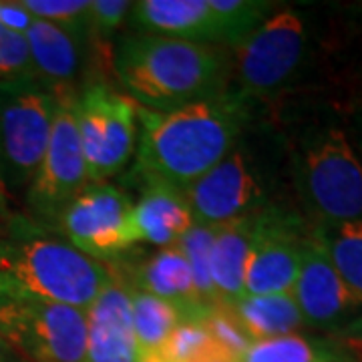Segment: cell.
I'll use <instances>...</instances> for the list:
<instances>
[{"instance_id":"1","label":"cell","mask_w":362,"mask_h":362,"mask_svg":"<svg viewBox=\"0 0 362 362\" xmlns=\"http://www.w3.org/2000/svg\"><path fill=\"white\" fill-rule=\"evenodd\" d=\"M252 99L238 90L169 111L137 109L133 175L185 192L246 137Z\"/></svg>"},{"instance_id":"2","label":"cell","mask_w":362,"mask_h":362,"mask_svg":"<svg viewBox=\"0 0 362 362\" xmlns=\"http://www.w3.org/2000/svg\"><path fill=\"white\" fill-rule=\"evenodd\" d=\"M113 280L107 264L30 218L8 216L0 226V296L85 312Z\"/></svg>"},{"instance_id":"3","label":"cell","mask_w":362,"mask_h":362,"mask_svg":"<svg viewBox=\"0 0 362 362\" xmlns=\"http://www.w3.org/2000/svg\"><path fill=\"white\" fill-rule=\"evenodd\" d=\"M113 63L125 95L151 111L177 109L230 90V61L214 45L135 35L117 45Z\"/></svg>"},{"instance_id":"4","label":"cell","mask_w":362,"mask_h":362,"mask_svg":"<svg viewBox=\"0 0 362 362\" xmlns=\"http://www.w3.org/2000/svg\"><path fill=\"white\" fill-rule=\"evenodd\" d=\"M294 181L314 223L362 220V159L338 125L302 135L294 151Z\"/></svg>"},{"instance_id":"5","label":"cell","mask_w":362,"mask_h":362,"mask_svg":"<svg viewBox=\"0 0 362 362\" xmlns=\"http://www.w3.org/2000/svg\"><path fill=\"white\" fill-rule=\"evenodd\" d=\"M57 111V90L35 77L0 81V181L16 194L33 181Z\"/></svg>"},{"instance_id":"6","label":"cell","mask_w":362,"mask_h":362,"mask_svg":"<svg viewBox=\"0 0 362 362\" xmlns=\"http://www.w3.org/2000/svg\"><path fill=\"white\" fill-rule=\"evenodd\" d=\"M308 23L296 8H276L233 49V90L256 101L282 90L308 52Z\"/></svg>"},{"instance_id":"7","label":"cell","mask_w":362,"mask_h":362,"mask_svg":"<svg viewBox=\"0 0 362 362\" xmlns=\"http://www.w3.org/2000/svg\"><path fill=\"white\" fill-rule=\"evenodd\" d=\"M137 109L131 97L103 81L90 83L75 97V121L89 183L115 177L135 157Z\"/></svg>"},{"instance_id":"8","label":"cell","mask_w":362,"mask_h":362,"mask_svg":"<svg viewBox=\"0 0 362 362\" xmlns=\"http://www.w3.org/2000/svg\"><path fill=\"white\" fill-rule=\"evenodd\" d=\"M0 338L25 362H87L85 312L0 296Z\"/></svg>"},{"instance_id":"9","label":"cell","mask_w":362,"mask_h":362,"mask_svg":"<svg viewBox=\"0 0 362 362\" xmlns=\"http://www.w3.org/2000/svg\"><path fill=\"white\" fill-rule=\"evenodd\" d=\"M57 90V111L52 121L51 137L39 169L26 187V206L30 220L42 228L57 230L59 216L75 195L89 185L87 165L78 141L75 121V97L73 89Z\"/></svg>"},{"instance_id":"10","label":"cell","mask_w":362,"mask_h":362,"mask_svg":"<svg viewBox=\"0 0 362 362\" xmlns=\"http://www.w3.org/2000/svg\"><path fill=\"white\" fill-rule=\"evenodd\" d=\"M195 223L220 226L270 206V180L246 139L185 192Z\"/></svg>"},{"instance_id":"11","label":"cell","mask_w":362,"mask_h":362,"mask_svg":"<svg viewBox=\"0 0 362 362\" xmlns=\"http://www.w3.org/2000/svg\"><path fill=\"white\" fill-rule=\"evenodd\" d=\"M57 230L85 256L103 264L139 246L131 195L107 183L85 185L59 216Z\"/></svg>"},{"instance_id":"12","label":"cell","mask_w":362,"mask_h":362,"mask_svg":"<svg viewBox=\"0 0 362 362\" xmlns=\"http://www.w3.org/2000/svg\"><path fill=\"white\" fill-rule=\"evenodd\" d=\"M310 228L280 206H266L254 216L246 268V294L292 292Z\"/></svg>"},{"instance_id":"13","label":"cell","mask_w":362,"mask_h":362,"mask_svg":"<svg viewBox=\"0 0 362 362\" xmlns=\"http://www.w3.org/2000/svg\"><path fill=\"white\" fill-rule=\"evenodd\" d=\"M292 294L306 328L328 330L330 334H337L362 310L358 298L352 294L312 233L302 252Z\"/></svg>"},{"instance_id":"14","label":"cell","mask_w":362,"mask_h":362,"mask_svg":"<svg viewBox=\"0 0 362 362\" xmlns=\"http://www.w3.org/2000/svg\"><path fill=\"white\" fill-rule=\"evenodd\" d=\"M87 318V362H139L131 320L129 290L117 278L93 300Z\"/></svg>"},{"instance_id":"15","label":"cell","mask_w":362,"mask_h":362,"mask_svg":"<svg viewBox=\"0 0 362 362\" xmlns=\"http://www.w3.org/2000/svg\"><path fill=\"white\" fill-rule=\"evenodd\" d=\"M131 21L141 35H159L204 45H221L214 0H141L133 2Z\"/></svg>"},{"instance_id":"16","label":"cell","mask_w":362,"mask_h":362,"mask_svg":"<svg viewBox=\"0 0 362 362\" xmlns=\"http://www.w3.org/2000/svg\"><path fill=\"white\" fill-rule=\"evenodd\" d=\"M131 280L133 282L125 286L168 300L180 308L185 320L204 318L211 310L199 296L192 268L177 246L159 247L156 254L137 264Z\"/></svg>"},{"instance_id":"17","label":"cell","mask_w":362,"mask_h":362,"mask_svg":"<svg viewBox=\"0 0 362 362\" xmlns=\"http://www.w3.org/2000/svg\"><path fill=\"white\" fill-rule=\"evenodd\" d=\"M133 221L137 242L156 247L175 246L195 223L185 194L153 181L141 183V194L133 202Z\"/></svg>"},{"instance_id":"18","label":"cell","mask_w":362,"mask_h":362,"mask_svg":"<svg viewBox=\"0 0 362 362\" xmlns=\"http://www.w3.org/2000/svg\"><path fill=\"white\" fill-rule=\"evenodd\" d=\"M254 216L214 226L209 274L220 306H228L246 296V268L254 233Z\"/></svg>"},{"instance_id":"19","label":"cell","mask_w":362,"mask_h":362,"mask_svg":"<svg viewBox=\"0 0 362 362\" xmlns=\"http://www.w3.org/2000/svg\"><path fill=\"white\" fill-rule=\"evenodd\" d=\"M25 40L35 75L52 89H71V83L81 71L83 42L63 28L35 16L25 30Z\"/></svg>"},{"instance_id":"20","label":"cell","mask_w":362,"mask_h":362,"mask_svg":"<svg viewBox=\"0 0 362 362\" xmlns=\"http://www.w3.org/2000/svg\"><path fill=\"white\" fill-rule=\"evenodd\" d=\"M361 358L362 349L332 334L320 337L294 332L252 342L240 362H354Z\"/></svg>"},{"instance_id":"21","label":"cell","mask_w":362,"mask_h":362,"mask_svg":"<svg viewBox=\"0 0 362 362\" xmlns=\"http://www.w3.org/2000/svg\"><path fill=\"white\" fill-rule=\"evenodd\" d=\"M252 342L286 337L306 328L292 292L242 296L226 306Z\"/></svg>"},{"instance_id":"22","label":"cell","mask_w":362,"mask_h":362,"mask_svg":"<svg viewBox=\"0 0 362 362\" xmlns=\"http://www.w3.org/2000/svg\"><path fill=\"white\" fill-rule=\"evenodd\" d=\"M310 233L362 304V220L312 223Z\"/></svg>"},{"instance_id":"23","label":"cell","mask_w":362,"mask_h":362,"mask_svg":"<svg viewBox=\"0 0 362 362\" xmlns=\"http://www.w3.org/2000/svg\"><path fill=\"white\" fill-rule=\"evenodd\" d=\"M129 306L133 330L141 354H159L173 330L185 322L183 314L177 306L168 300L151 296L147 292L129 288Z\"/></svg>"},{"instance_id":"24","label":"cell","mask_w":362,"mask_h":362,"mask_svg":"<svg viewBox=\"0 0 362 362\" xmlns=\"http://www.w3.org/2000/svg\"><path fill=\"white\" fill-rule=\"evenodd\" d=\"M159 356L165 362H240L214 334L206 316L181 322L159 350Z\"/></svg>"},{"instance_id":"25","label":"cell","mask_w":362,"mask_h":362,"mask_svg":"<svg viewBox=\"0 0 362 362\" xmlns=\"http://www.w3.org/2000/svg\"><path fill=\"white\" fill-rule=\"evenodd\" d=\"M211 242H214V226H202L194 223L187 232L181 235V240L175 244L183 252L187 259L194 282L202 300L209 308L220 306L216 290L211 284V274H209V252H211Z\"/></svg>"},{"instance_id":"26","label":"cell","mask_w":362,"mask_h":362,"mask_svg":"<svg viewBox=\"0 0 362 362\" xmlns=\"http://www.w3.org/2000/svg\"><path fill=\"white\" fill-rule=\"evenodd\" d=\"M21 4L35 18L63 28L83 45L90 39V0H21Z\"/></svg>"},{"instance_id":"27","label":"cell","mask_w":362,"mask_h":362,"mask_svg":"<svg viewBox=\"0 0 362 362\" xmlns=\"http://www.w3.org/2000/svg\"><path fill=\"white\" fill-rule=\"evenodd\" d=\"M35 77L25 35L14 33L0 23V81Z\"/></svg>"},{"instance_id":"28","label":"cell","mask_w":362,"mask_h":362,"mask_svg":"<svg viewBox=\"0 0 362 362\" xmlns=\"http://www.w3.org/2000/svg\"><path fill=\"white\" fill-rule=\"evenodd\" d=\"M133 2L129 0H90L89 30L90 37L107 39L125 23L131 14Z\"/></svg>"},{"instance_id":"29","label":"cell","mask_w":362,"mask_h":362,"mask_svg":"<svg viewBox=\"0 0 362 362\" xmlns=\"http://www.w3.org/2000/svg\"><path fill=\"white\" fill-rule=\"evenodd\" d=\"M0 23L14 33L25 35V30L33 23V14L18 2H0Z\"/></svg>"},{"instance_id":"30","label":"cell","mask_w":362,"mask_h":362,"mask_svg":"<svg viewBox=\"0 0 362 362\" xmlns=\"http://www.w3.org/2000/svg\"><path fill=\"white\" fill-rule=\"evenodd\" d=\"M332 337L340 338V340L349 342V344L356 346V349H362V310L358 316H354L349 324H344L337 334H332Z\"/></svg>"},{"instance_id":"31","label":"cell","mask_w":362,"mask_h":362,"mask_svg":"<svg viewBox=\"0 0 362 362\" xmlns=\"http://www.w3.org/2000/svg\"><path fill=\"white\" fill-rule=\"evenodd\" d=\"M0 362H25L16 352H14L2 338H0Z\"/></svg>"},{"instance_id":"32","label":"cell","mask_w":362,"mask_h":362,"mask_svg":"<svg viewBox=\"0 0 362 362\" xmlns=\"http://www.w3.org/2000/svg\"><path fill=\"white\" fill-rule=\"evenodd\" d=\"M344 11L354 16L356 21H362V2H350V4H344Z\"/></svg>"},{"instance_id":"33","label":"cell","mask_w":362,"mask_h":362,"mask_svg":"<svg viewBox=\"0 0 362 362\" xmlns=\"http://www.w3.org/2000/svg\"><path fill=\"white\" fill-rule=\"evenodd\" d=\"M8 220V209H6V202L4 199H0V226L4 223V221Z\"/></svg>"},{"instance_id":"34","label":"cell","mask_w":362,"mask_h":362,"mask_svg":"<svg viewBox=\"0 0 362 362\" xmlns=\"http://www.w3.org/2000/svg\"><path fill=\"white\" fill-rule=\"evenodd\" d=\"M139 362H165L159 354H141V361Z\"/></svg>"},{"instance_id":"35","label":"cell","mask_w":362,"mask_h":362,"mask_svg":"<svg viewBox=\"0 0 362 362\" xmlns=\"http://www.w3.org/2000/svg\"><path fill=\"white\" fill-rule=\"evenodd\" d=\"M358 143H361V151H362V115L358 117Z\"/></svg>"},{"instance_id":"36","label":"cell","mask_w":362,"mask_h":362,"mask_svg":"<svg viewBox=\"0 0 362 362\" xmlns=\"http://www.w3.org/2000/svg\"><path fill=\"white\" fill-rule=\"evenodd\" d=\"M0 199L6 202V194H4V187H2V181H0Z\"/></svg>"},{"instance_id":"37","label":"cell","mask_w":362,"mask_h":362,"mask_svg":"<svg viewBox=\"0 0 362 362\" xmlns=\"http://www.w3.org/2000/svg\"><path fill=\"white\" fill-rule=\"evenodd\" d=\"M354 362H362V358H361V361H354Z\"/></svg>"}]
</instances>
